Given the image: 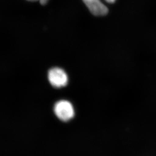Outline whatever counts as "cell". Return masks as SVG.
Masks as SVG:
<instances>
[{
    "mask_svg": "<svg viewBox=\"0 0 156 156\" xmlns=\"http://www.w3.org/2000/svg\"><path fill=\"white\" fill-rule=\"evenodd\" d=\"M29 1H40V0H27Z\"/></svg>",
    "mask_w": 156,
    "mask_h": 156,
    "instance_id": "8992f818",
    "label": "cell"
},
{
    "mask_svg": "<svg viewBox=\"0 0 156 156\" xmlns=\"http://www.w3.org/2000/svg\"><path fill=\"white\" fill-rule=\"evenodd\" d=\"M83 2L90 12L94 16H103L108 13L107 7L100 0H83Z\"/></svg>",
    "mask_w": 156,
    "mask_h": 156,
    "instance_id": "3957f363",
    "label": "cell"
},
{
    "mask_svg": "<svg viewBox=\"0 0 156 156\" xmlns=\"http://www.w3.org/2000/svg\"><path fill=\"white\" fill-rule=\"evenodd\" d=\"M54 112L59 119L69 121L73 117L74 111L72 104L67 101H60L54 106Z\"/></svg>",
    "mask_w": 156,
    "mask_h": 156,
    "instance_id": "6da1fadb",
    "label": "cell"
},
{
    "mask_svg": "<svg viewBox=\"0 0 156 156\" xmlns=\"http://www.w3.org/2000/svg\"><path fill=\"white\" fill-rule=\"evenodd\" d=\"M105 1L108 3H114L116 1V0H105Z\"/></svg>",
    "mask_w": 156,
    "mask_h": 156,
    "instance_id": "5b68a950",
    "label": "cell"
},
{
    "mask_svg": "<svg viewBox=\"0 0 156 156\" xmlns=\"http://www.w3.org/2000/svg\"><path fill=\"white\" fill-rule=\"evenodd\" d=\"M48 79L51 84L56 88L65 87L68 83V76L66 72L58 67H54L49 71Z\"/></svg>",
    "mask_w": 156,
    "mask_h": 156,
    "instance_id": "7a4b0ae2",
    "label": "cell"
},
{
    "mask_svg": "<svg viewBox=\"0 0 156 156\" xmlns=\"http://www.w3.org/2000/svg\"><path fill=\"white\" fill-rule=\"evenodd\" d=\"M48 1H49V0H40L39 1H40V3H41V5H46V4L47 3Z\"/></svg>",
    "mask_w": 156,
    "mask_h": 156,
    "instance_id": "277c9868",
    "label": "cell"
}]
</instances>
